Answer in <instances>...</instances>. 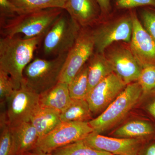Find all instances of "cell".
<instances>
[{"label":"cell","instance_id":"6da1fadb","mask_svg":"<svg viewBox=\"0 0 155 155\" xmlns=\"http://www.w3.org/2000/svg\"><path fill=\"white\" fill-rule=\"evenodd\" d=\"M44 37L28 39L16 36L0 38V69L10 75L15 90L22 87L23 71L32 61L35 51Z\"/></svg>","mask_w":155,"mask_h":155},{"label":"cell","instance_id":"7a4b0ae2","mask_svg":"<svg viewBox=\"0 0 155 155\" xmlns=\"http://www.w3.org/2000/svg\"><path fill=\"white\" fill-rule=\"evenodd\" d=\"M64 11L51 8L16 14L1 20V35L3 37H14L22 34L25 39L45 36Z\"/></svg>","mask_w":155,"mask_h":155},{"label":"cell","instance_id":"3957f363","mask_svg":"<svg viewBox=\"0 0 155 155\" xmlns=\"http://www.w3.org/2000/svg\"><path fill=\"white\" fill-rule=\"evenodd\" d=\"M67 54L56 56L52 60L36 58L25 67L22 87L39 95L50 90L60 81Z\"/></svg>","mask_w":155,"mask_h":155},{"label":"cell","instance_id":"277c9868","mask_svg":"<svg viewBox=\"0 0 155 155\" xmlns=\"http://www.w3.org/2000/svg\"><path fill=\"white\" fill-rule=\"evenodd\" d=\"M143 93L137 81L127 86L102 114L89 121L94 131L101 134L120 122L138 102Z\"/></svg>","mask_w":155,"mask_h":155},{"label":"cell","instance_id":"5b68a950","mask_svg":"<svg viewBox=\"0 0 155 155\" xmlns=\"http://www.w3.org/2000/svg\"><path fill=\"white\" fill-rule=\"evenodd\" d=\"M92 29L94 52L104 53L111 45L117 42L130 43L133 31L131 10H122L120 15Z\"/></svg>","mask_w":155,"mask_h":155},{"label":"cell","instance_id":"8992f818","mask_svg":"<svg viewBox=\"0 0 155 155\" xmlns=\"http://www.w3.org/2000/svg\"><path fill=\"white\" fill-rule=\"evenodd\" d=\"M93 131L88 122H61L49 133L39 139L32 151L50 153L62 147L82 140Z\"/></svg>","mask_w":155,"mask_h":155},{"label":"cell","instance_id":"52a82bcc","mask_svg":"<svg viewBox=\"0 0 155 155\" xmlns=\"http://www.w3.org/2000/svg\"><path fill=\"white\" fill-rule=\"evenodd\" d=\"M81 28L69 14L63 12L44 38V52L47 55H54L56 57L68 53Z\"/></svg>","mask_w":155,"mask_h":155},{"label":"cell","instance_id":"ba28073f","mask_svg":"<svg viewBox=\"0 0 155 155\" xmlns=\"http://www.w3.org/2000/svg\"><path fill=\"white\" fill-rule=\"evenodd\" d=\"M94 52L92 29L90 27L81 28L75 43L67 54L59 82L69 84Z\"/></svg>","mask_w":155,"mask_h":155},{"label":"cell","instance_id":"9c48e42d","mask_svg":"<svg viewBox=\"0 0 155 155\" xmlns=\"http://www.w3.org/2000/svg\"><path fill=\"white\" fill-rule=\"evenodd\" d=\"M113 44L104 51L114 73L126 84L137 81L142 67L130 49L129 43Z\"/></svg>","mask_w":155,"mask_h":155},{"label":"cell","instance_id":"30bf717a","mask_svg":"<svg viewBox=\"0 0 155 155\" xmlns=\"http://www.w3.org/2000/svg\"><path fill=\"white\" fill-rule=\"evenodd\" d=\"M6 105L7 116L11 127L30 122L41 107L39 95L24 87L14 91L7 99Z\"/></svg>","mask_w":155,"mask_h":155},{"label":"cell","instance_id":"8fae6325","mask_svg":"<svg viewBox=\"0 0 155 155\" xmlns=\"http://www.w3.org/2000/svg\"><path fill=\"white\" fill-rule=\"evenodd\" d=\"M126 86L127 84L114 72L97 84L86 98L92 114L104 110Z\"/></svg>","mask_w":155,"mask_h":155},{"label":"cell","instance_id":"7c38bea8","mask_svg":"<svg viewBox=\"0 0 155 155\" xmlns=\"http://www.w3.org/2000/svg\"><path fill=\"white\" fill-rule=\"evenodd\" d=\"M131 13L133 31L130 49L142 68L155 65V41L140 21L136 9H131Z\"/></svg>","mask_w":155,"mask_h":155},{"label":"cell","instance_id":"4fadbf2b","mask_svg":"<svg viewBox=\"0 0 155 155\" xmlns=\"http://www.w3.org/2000/svg\"><path fill=\"white\" fill-rule=\"evenodd\" d=\"M94 149L116 155H139L141 141L137 138H114L93 132L82 140Z\"/></svg>","mask_w":155,"mask_h":155},{"label":"cell","instance_id":"5bb4252c","mask_svg":"<svg viewBox=\"0 0 155 155\" xmlns=\"http://www.w3.org/2000/svg\"><path fill=\"white\" fill-rule=\"evenodd\" d=\"M64 10L81 28L91 27L102 19L96 0H65Z\"/></svg>","mask_w":155,"mask_h":155},{"label":"cell","instance_id":"9a60e30c","mask_svg":"<svg viewBox=\"0 0 155 155\" xmlns=\"http://www.w3.org/2000/svg\"><path fill=\"white\" fill-rule=\"evenodd\" d=\"M14 141V155H19L32 151L39 139L38 133L30 122L11 127Z\"/></svg>","mask_w":155,"mask_h":155},{"label":"cell","instance_id":"2e32d148","mask_svg":"<svg viewBox=\"0 0 155 155\" xmlns=\"http://www.w3.org/2000/svg\"><path fill=\"white\" fill-rule=\"evenodd\" d=\"M87 64L88 94L97 84L114 71L104 53L94 52L87 61Z\"/></svg>","mask_w":155,"mask_h":155},{"label":"cell","instance_id":"e0dca14e","mask_svg":"<svg viewBox=\"0 0 155 155\" xmlns=\"http://www.w3.org/2000/svg\"><path fill=\"white\" fill-rule=\"evenodd\" d=\"M71 101L68 84L63 82H59L50 90L40 95L41 107L54 109L61 114L69 106Z\"/></svg>","mask_w":155,"mask_h":155},{"label":"cell","instance_id":"ac0fdd59","mask_svg":"<svg viewBox=\"0 0 155 155\" xmlns=\"http://www.w3.org/2000/svg\"><path fill=\"white\" fill-rule=\"evenodd\" d=\"M30 122L36 129L40 139L62 122L61 113L54 109L41 107L34 115Z\"/></svg>","mask_w":155,"mask_h":155},{"label":"cell","instance_id":"d6986e66","mask_svg":"<svg viewBox=\"0 0 155 155\" xmlns=\"http://www.w3.org/2000/svg\"><path fill=\"white\" fill-rule=\"evenodd\" d=\"M92 113L86 99H72L69 106L61 114L62 122H89Z\"/></svg>","mask_w":155,"mask_h":155},{"label":"cell","instance_id":"ffe728a7","mask_svg":"<svg viewBox=\"0 0 155 155\" xmlns=\"http://www.w3.org/2000/svg\"><path fill=\"white\" fill-rule=\"evenodd\" d=\"M17 10V14L51 8L64 9L65 0H9Z\"/></svg>","mask_w":155,"mask_h":155},{"label":"cell","instance_id":"44dd1931","mask_svg":"<svg viewBox=\"0 0 155 155\" xmlns=\"http://www.w3.org/2000/svg\"><path fill=\"white\" fill-rule=\"evenodd\" d=\"M153 132V127L148 123L135 120L119 127L114 131L113 135L122 138H136L150 135Z\"/></svg>","mask_w":155,"mask_h":155},{"label":"cell","instance_id":"7402d4cb","mask_svg":"<svg viewBox=\"0 0 155 155\" xmlns=\"http://www.w3.org/2000/svg\"><path fill=\"white\" fill-rule=\"evenodd\" d=\"M0 118V155H14V141L7 109L1 107Z\"/></svg>","mask_w":155,"mask_h":155},{"label":"cell","instance_id":"603a6c76","mask_svg":"<svg viewBox=\"0 0 155 155\" xmlns=\"http://www.w3.org/2000/svg\"><path fill=\"white\" fill-rule=\"evenodd\" d=\"M68 88L72 99H86L88 88L87 63L69 82Z\"/></svg>","mask_w":155,"mask_h":155},{"label":"cell","instance_id":"cb8c5ba5","mask_svg":"<svg viewBox=\"0 0 155 155\" xmlns=\"http://www.w3.org/2000/svg\"><path fill=\"white\" fill-rule=\"evenodd\" d=\"M54 155H113L110 153L98 150L85 144L83 140L58 148L51 153Z\"/></svg>","mask_w":155,"mask_h":155},{"label":"cell","instance_id":"d4e9b609","mask_svg":"<svg viewBox=\"0 0 155 155\" xmlns=\"http://www.w3.org/2000/svg\"><path fill=\"white\" fill-rule=\"evenodd\" d=\"M137 81L141 87L143 93L147 94L155 90V65L143 68Z\"/></svg>","mask_w":155,"mask_h":155},{"label":"cell","instance_id":"484cf974","mask_svg":"<svg viewBox=\"0 0 155 155\" xmlns=\"http://www.w3.org/2000/svg\"><path fill=\"white\" fill-rule=\"evenodd\" d=\"M139 8L142 24L155 41V8L149 7Z\"/></svg>","mask_w":155,"mask_h":155},{"label":"cell","instance_id":"4316f807","mask_svg":"<svg viewBox=\"0 0 155 155\" xmlns=\"http://www.w3.org/2000/svg\"><path fill=\"white\" fill-rule=\"evenodd\" d=\"M115 11L149 7L155 8V0H113Z\"/></svg>","mask_w":155,"mask_h":155},{"label":"cell","instance_id":"83f0119b","mask_svg":"<svg viewBox=\"0 0 155 155\" xmlns=\"http://www.w3.org/2000/svg\"><path fill=\"white\" fill-rule=\"evenodd\" d=\"M15 90L10 75L0 69V99L1 103L6 102L7 99Z\"/></svg>","mask_w":155,"mask_h":155},{"label":"cell","instance_id":"f1b7e54d","mask_svg":"<svg viewBox=\"0 0 155 155\" xmlns=\"http://www.w3.org/2000/svg\"><path fill=\"white\" fill-rule=\"evenodd\" d=\"M1 20L17 14L16 7L9 0H0Z\"/></svg>","mask_w":155,"mask_h":155},{"label":"cell","instance_id":"f546056e","mask_svg":"<svg viewBox=\"0 0 155 155\" xmlns=\"http://www.w3.org/2000/svg\"><path fill=\"white\" fill-rule=\"evenodd\" d=\"M98 4L101 12L102 19L107 18L113 12L112 0H96Z\"/></svg>","mask_w":155,"mask_h":155},{"label":"cell","instance_id":"4dcf8cb0","mask_svg":"<svg viewBox=\"0 0 155 155\" xmlns=\"http://www.w3.org/2000/svg\"><path fill=\"white\" fill-rule=\"evenodd\" d=\"M144 155H155V143L150 144L147 147Z\"/></svg>","mask_w":155,"mask_h":155},{"label":"cell","instance_id":"1f68e13d","mask_svg":"<svg viewBox=\"0 0 155 155\" xmlns=\"http://www.w3.org/2000/svg\"><path fill=\"white\" fill-rule=\"evenodd\" d=\"M148 110L150 114L155 118V101L150 105Z\"/></svg>","mask_w":155,"mask_h":155},{"label":"cell","instance_id":"d6a6232c","mask_svg":"<svg viewBox=\"0 0 155 155\" xmlns=\"http://www.w3.org/2000/svg\"><path fill=\"white\" fill-rule=\"evenodd\" d=\"M28 155H54L51 153H28Z\"/></svg>","mask_w":155,"mask_h":155},{"label":"cell","instance_id":"836d02e7","mask_svg":"<svg viewBox=\"0 0 155 155\" xmlns=\"http://www.w3.org/2000/svg\"><path fill=\"white\" fill-rule=\"evenodd\" d=\"M19 155H28V153H26L23 154Z\"/></svg>","mask_w":155,"mask_h":155},{"label":"cell","instance_id":"e575fe53","mask_svg":"<svg viewBox=\"0 0 155 155\" xmlns=\"http://www.w3.org/2000/svg\"><path fill=\"white\" fill-rule=\"evenodd\" d=\"M113 155H114V154H113Z\"/></svg>","mask_w":155,"mask_h":155}]
</instances>
